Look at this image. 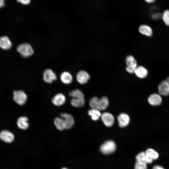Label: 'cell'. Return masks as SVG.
Here are the masks:
<instances>
[{
	"label": "cell",
	"instance_id": "1",
	"mask_svg": "<svg viewBox=\"0 0 169 169\" xmlns=\"http://www.w3.org/2000/svg\"><path fill=\"white\" fill-rule=\"evenodd\" d=\"M18 52L23 57L27 58L33 54V50L32 46L28 43H24L19 45L17 47Z\"/></svg>",
	"mask_w": 169,
	"mask_h": 169
},
{
	"label": "cell",
	"instance_id": "2",
	"mask_svg": "<svg viewBox=\"0 0 169 169\" xmlns=\"http://www.w3.org/2000/svg\"><path fill=\"white\" fill-rule=\"evenodd\" d=\"M116 149L115 142L111 140L106 141L100 147V151L105 154H109L114 152Z\"/></svg>",
	"mask_w": 169,
	"mask_h": 169
},
{
	"label": "cell",
	"instance_id": "3",
	"mask_svg": "<svg viewBox=\"0 0 169 169\" xmlns=\"http://www.w3.org/2000/svg\"><path fill=\"white\" fill-rule=\"evenodd\" d=\"M27 96L26 93L21 90L13 92V100L18 105H22L26 102Z\"/></svg>",
	"mask_w": 169,
	"mask_h": 169
},
{
	"label": "cell",
	"instance_id": "4",
	"mask_svg": "<svg viewBox=\"0 0 169 169\" xmlns=\"http://www.w3.org/2000/svg\"><path fill=\"white\" fill-rule=\"evenodd\" d=\"M60 116L64 120L65 125V129L68 130L72 128L74 124V119L70 114L67 113H61Z\"/></svg>",
	"mask_w": 169,
	"mask_h": 169
},
{
	"label": "cell",
	"instance_id": "5",
	"mask_svg": "<svg viewBox=\"0 0 169 169\" xmlns=\"http://www.w3.org/2000/svg\"><path fill=\"white\" fill-rule=\"evenodd\" d=\"M56 79V75L52 69H48L44 71L43 74V79L45 82L51 84Z\"/></svg>",
	"mask_w": 169,
	"mask_h": 169
},
{
	"label": "cell",
	"instance_id": "6",
	"mask_svg": "<svg viewBox=\"0 0 169 169\" xmlns=\"http://www.w3.org/2000/svg\"><path fill=\"white\" fill-rule=\"evenodd\" d=\"M101 118L102 122L106 126L111 127L113 125L115 119L111 114L108 112L103 113L101 114Z\"/></svg>",
	"mask_w": 169,
	"mask_h": 169
},
{
	"label": "cell",
	"instance_id": "7",
	"mask_svg": "<svg viewBox=\"0 0 169 169\" xmlns=\"http://www.w3.org/2000/svg\"><path fill=\"white\" fill-rule=\"evenodd\" d=\"M90 78V76L89 73L87 71L83 70L79 71L76 76L77 81L80 84H86Z\"/></svg>",
	"mask_w": 169,
	"mask_h": 169
},
{
	"label": "cell",
	"instance_id": "8",
	"mask_svg": "<svg viewBox=\"0 0 169 169\" xmlns=\"http://www.w3.org/2000/svg\"><path fill=\"white\" fill-rule=\"evenodd\" d=\"M138 30L141 34L147 37H151L153 34V30L152 28L147 24L141 25L138 27Z\"/></svg>",
	"mask_w": 169,
	"mask_h": 169
},
{
	"label": "cell",
	"instance_id": "9",
	"mask_svg": "<svg viewBox=\"0 0 169 169\" xmlns=\"http://www.w3.org/2000/svg\"><path fill=\"white\" fill-rule=\"evenodd\" d=\"M158 90L161 95L167 96L169 95V84L166 80L161 81L159 83Z\"/></svg>",
	"mask_w": 169,
	"mask_h": 169
},
{
	"label": "cell",
	"instance_id": "10",
	"mask_svg": "<svg viewBox=\"0 0 169 169\" xmlns=\"http://www.w3.org/2000/svg\"><path fill=\"white\" fill-rule=\"evenodd\" d=\"M148 102L152 106H159L162 103V99L159 94H153L149 96Z\"/></svg>",
	"mask_w": 169,
	"mask_h": 169
},
{
	"label": "cell",
	"instance_id": "11",
	"mask_svg": "<svg viewBox=\"0 0 169 169\" xmlns=\"http://www.w3.org/2000/svg\"><path fill=\"white\" fill-rule=\"evenodd\" d=\"M0 138L6 143H10L14 141V136L11 132L7 130H3L0 132Z\"/></svg>",
	"mask_w": 169,
	"mask_h": 169
},
{
	"label": "cell",
	"instance_id": "12",
	"mask_svg": "<svg viewBox=\"0 0 169 169\" xmlns=\"http://www.w3.org/2000/svg\"><path fill=\"white\" fill-rule=\"evenodd\" d=\"M52 103L55 106H59L63 105L66 101V97L62 93L56 94L52 99Z\"/></svg>",
	"mask_w": 169,
	"mask_h": 169
},
{
	"label": "cell",
	"instance_id": "13",
	"mask_svg": "<svg viewBox=\"0 0 169 169\" xmlns=\"http://www.w3.org/2000/svg\"><path fill=\"white\" fill-rule=\"evenodd\" d=\"M117 120L119 126L123 128L128 125L130 121V118L127 114L121 113L118 116Z\"/></svg>",
	"mask_w": 169,
	"mask_h": 169
},
{
	"label": "cell",
	"instance_id": "14",
	"mask_svg": "<svg viewBox=\"0 0 169 169\" xmlns=\"http://www.w3.org/2000/svg\"><path fill=\"white\" fill-rule=\"evenodd\" d=\"M134 73L138 78L143 79L146 77L148 74V71L145 66L138 65L136 68Z\"/></svg>",
	"mask_w": 169,
	"mask_h": 169
},
{
	"label": "cell",
	"instance_id": "15",
	"mask_svg": "<svg viewBox=\"0 0 169 169\" xmlns=\"http://www.w3.org/2000/svg\"><path fill=\"white\" fill-rule=\"evenodd\" d=\"M136 162H142L147 164L152 163L153 160L147 156L145 152L142 151L138 153L136 156Z\"/></svg>",
	"mask_w": 169,
	"mask_h": 169
},
{
	"label": "cell",
	"instance_id": "16",
	"mask_svg": "<svg viewBox=\"0 0 169 169\" xmlns=\"http://www.w3.org/2000/svg\"><path fill=\"white\" fill-rule=\"evenodd\" d=\"M28 120V118L27 117L20 116L17 120V125L20 129L23 130H26L28 129L29 126Z\"/></svg>",
	"mask_w": 169,
	"mask_h": 169
},
{
	"label": "cell",
	"instance_id": "17",
	"mask_svg": "<svg viewBox=\"0 0 169 169\" xmlns=\"http://www.w3.org/2000/svg\"><path fill=\"white\" fill-rule=\"evenodd\" d=\"M12 43L7 36L0 37V47L4 50L9 49L12 47Z\"/></svg>",
	"mask_w": 169,
	"mask_h": 169
},
{
	"label": "cell",
	"instance_id": "18",
	"mask_svg": "<svg viewBox=\"0 0 169 169\" xmlns=\"http://www.w3.org/2000/svg\"><path fill=\"white\" fill-rule=\"evenodd\" d=\"M60 79L63 83L69 84L72 82L73 77L70 73L67 71H64L61 74Z\"/></svg>",
	"mask_w": 169,
	"mask_h": 169
},
{
	"label": "cell",
	"instance_id": "19",
	"mask_svg": "<svg viewBox=\"0 0 169 169\" xmlns=\"http://www.w3.org/2000/svg\"><path fill=\"white\" fill-rule=\"evenodd\" d=\"M125 62L127 66L135 69L138 66L136 59L132 55H129L126 57Z\"/></svg>",
	"mask_w": 169,
	"mask_h": 169
},
{
	"label": "cell",
	"instance_id": "20",
	"mask_svg": "<svg viewBox=\"0 0 169 169\" xmlns=\"http://www.w3.org/2000/svg\"><path fill=\"white\" fill-rule=\"evenodd\" d=\"M109 105L108 98L106 96H103L99 99L98 104V110H100L106 109Z\"/></svg>",
	"mask_w": 169,
	"mask_h": 169
},
{
	"label": "cell",
	"instance_id": "21",
	"mask_svg": "<svg viewBox=\"0 0 169 169\" xmlns=\"http://www.w3.org/2000/svg\"><path fill=\"white\" fill-rule=\"evenodd\" d=\"M54 124L58 130L62 131L65 129V125L62 118L58 117H56L54 120Z\"/></svg>",
	"mask_w": 169,
	"mask_h": 169
},
{
	"label": "cell",
	"instance_id": "22",
	"mask_svg": "<svg viewBox=\"0 0 169 169\" xmlns=\"http://www.w3.org/2000/svg\"><path fill=\"white\" fill-rule=\"evenodd\" d=\"M71 105L76 108L81 107L84 104V99L72 98L70 101Z\"/></svg>",
	"mask_w": 169,
	"mask_h": 169
},
{
	"label": "cell",
	"instance_id": "23",
	"mask_svg": "<svg viewBox=\"0 0 169 169\" xmlns=\"http://www.w3.org/2000/svg\"><path fill=\"white\" fill-rule=\"evenodd\" d=\"M88 114L91 117V119L94 121L99 120L101 117V114L99 110L91 109L88 111Z\"/></svg>",
	"mask_w": 169,
	"mask_h": 169
},
{
	"label": "cell",
	"instance_id": "24",
	"mask_svg": "<svg viewBox=\"0 0 169 169\" xmlns=\"http://www.w3.org/2000/svg\"><path fill=\"white\" fill-rule=\"evenodd\" d=\"M69 95L72 98L84 99V95L83 93L78 89L70 91L69 93Z\"/></svg>",
	"mask_w": 169,
	"mask_h": 169
},
{
	"label": "cell",
	"instance_id": "25",
	"mask_svg": "<svg viewBox=\"0 0 169 169\" xmlns=\"http://www.w3.org/2000/svg\"><path fill=\"white\" fill-rule=\"evenodd\" d=\"M146 155L152 158L153 160L157 159L159 157L158 153L154 149L151 148H148L145 152Z\"/></svg>",
	"mask_w": 169,
	"mask_h": 169
},
{
	"label": "cell",
	"instance_id": "26",
	"mask_svg": "<svg viewBox=\"0 0 169 169\" xmlns=\"http://www.w3.org/2000/svg\"><path fill=\"white\" fill-rule=\"evenodd\" d=\"M163 22L167 26L169 27V9L165 10L161 13V18Z\"/></svg>",
	"mask_w": 169,
	"mask_h": 169
},
{
	"label": "cell",
	"instance_id": "27",
	"mask_svg": "<svg viewBox=\"0 0 169 169\" xmlns=\"http://www.w3.org/2000/svg\"><path fill=\"white\" fill-rule=\"evenodd\" d=\"M99 99L96 97H94L90 100L89 105L91 109L98 110Z\"/></svg>",
	"mask_w": 169,
	"mask_h": 169
},
{
	"label": "cell",
	"instance_id": "28",
	"mask_svg": "<svg viewBox=\"0 0 169 169\" xmlns=\"http://www.w3.org/2000/svg\"><path fill=\"white\" fill-rule=\"evenodd\" d=\"M135 169H147V164L142 162H136Z\"/></svg>",
	"mask_w": 169,
	"mask_h": 169
},
{
	"label": "cell",
	"instance_id": "29",
	"mask_svg": "<svg viewBox=\"0 0 169 169\" xmlns=\"http://www.w3.org/2000/svg\"><path fill=\"white\" fill-rule=\"evenodd\" d=\"M161 13H155L151 15V18L154 20H159L161 19Z\"/></svg>",
	"mask_w": 169,
	"mask_h": 169
},
{
	"label": "cell",
	"instance_id": "30",
	"mask_svg": "<svg viewBox=\"0 0 169 169\" xmlns=\"http://www.w3.org/2000/svg\"><path fill=\"white\" fill-rule=\"evenodd\" d=\"M18 2L24 5H28L30 2V0H17Z\"/></svg>",
	"mask_w": 169,
	"mask_h": 169
},
{
	"label": "cell",
	"instance_id": "31",
	"mask_svg": "<svg viewBox=\"0 0 169 169\" xmlns=\"http://www.w3.org/2000/svg\"><path fill=\"white\" fill-rule=\"evenodd\" d=\"M125 69L128 73L130 74L134 73L135 70V69H133L127 66L126 67Z\"/></svg>",
	"mask_w": 169,
	"mask_h": 169
},
{
	"label": "cell",
	"instance_id": "32",
	"mask_svg": "<svg viewBox=\"0 0 169 169\" xmlns=\"http://www.w3.org/2000/svg\"><path fill=\"white\" fill-rule=\"evenodd\" d=\"M152 169H165L163 167L158 165H155L153 166Z\"/></svg>",
	"mask_w": 169,
	"mask_h": 169
},
{
	"label": "cell",
	"instance_id": "33",
	"mask_svg": "<svg viewBox=\"0 0 169 169\" xmlns=\"http://www.w3.org/2000/svg\"><path fill=\"white\" fill-rule=\"evenodd\" d=\"M4 0H0V8L4 6Z\"/></svg>",
	"mask_w": 169,
	"mask_h": 169
},
{
	"label": "cell",
	"instance_id": "34",
	"mask_svg": "<svg viewBox=\"0 0 169 169\" xmlns=\"http://www.w3.org/2000/svg\"><path fill=\"white\" fill-rule=\"evenodd\" d=\"M146 2L148 3H154L156 0H144Z\"/></svg>",
	"mask_w": 169,
	"mask_h": 169
},
{
	"label": "cell",
	"instance_id": "35",
	"mask_svg": "<svg viewBox=\"0 0 169 169\" xmlns=\"http://www.w3.org/2000/svg\"><path fill=\"white\" fill-rule=\"evenodd\" d=\"M166 80L168 82V84H169V76L166 78Z\"/></svg>",
	"mask_w": 169,
	"mask_h": 169
},
{
	"label": "cell",
	"instance_id": "36",
	"mask_svg": "<svg viewBox=\"0 0 169 169\" xmlns=\"http://www.w3.org/2000/svg\"><path fill=\"white\" fill-rule=\"evenodd\" d=\"M61 169H69L66 167H63Z\"/></svg>",
	"mask_w": 169,
	"mask_h": 169
},
{
	"label": "cell",
	"instance_id": "37",
	"mask_svg": "<svg viewBox=\"0 0 169 169\" xmlns=\"http://www.w3.org/2000/svg\"></svg>",
	"mask_w": 169,
	"mask_h": 169
}]
</instances>
